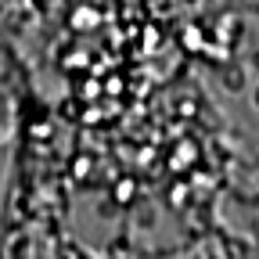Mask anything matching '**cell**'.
I'll return each instance as SVG.
<instances>
[{
    "label": "cell",
    "mask_w": 259,
    "mask_h": 259,
    "mask_svg": "<svg viewBox=\"0 0 259 259\" xmlns=\"http://www.w3.org/2000/svg\"><path fill=\"white\" fill-rule=\"evenodd\" d=\"M25 252H29V238L22 234V238H18V245H11V259H25Z\"/></svg>",
    "instance_id": "6da1fadb"
},
{
    "label": "cell",
    "mask_w": 259,
    "mask_h": 259,
    "mask_svg": "<svg viewBox=\"0 0 259 259\" xmlns=\"http://www.w3.org/2000/svg\"><path fill=\"white\" fill-rule=\"evenodd\" d=\"M248 65H252V72H255V76H259V51H255V54H252V61H248Z\"/></svg>",
    "instance_id": "7a4b0ae2"
},
{
    "label": "cell",
    "mask_w": 259,
    "mask_h": 259,
    "mask_svg": "<svg viewBox=\"0 0 259 259\" xmlns=\"http://www.w3.org/2000/svg\"><path fill=\"white\" fill-rule=\"evenodd\" d=\"M252 105H255V108H259V83H255V87H252Z\"/></svg>",
    "instance_id": "3957f363"
}]
</instances>
